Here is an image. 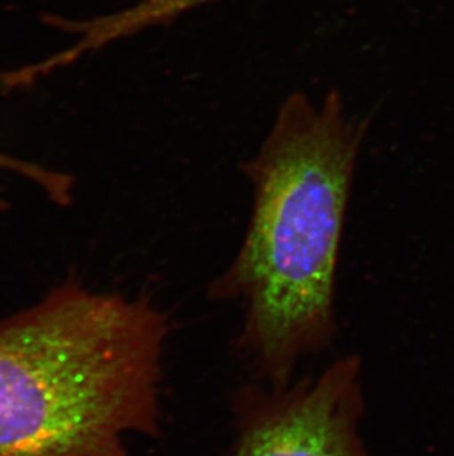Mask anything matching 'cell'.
Listing matches in <instances>:
<instances>
[{
  "label": "cell",
  "instance_id": "6da1fadb",
  "mask_svg": "<svg viewBox=\"0 0 454 456\" xmlns=\"http://www.w3.org/2000/svg\"><path fill=\"white\" fill-rule=\"evenodd\" d=\"M363 134L336 92L320 105L296 92L244 164L254 188L248 229L207 294L242 305L236 345L267 387H288L301 362L336 337L339 250Z\"/></svg>",
  "mask_w": 454,
  "mask_h": 456
},
{
  "label": "cell",
  "instance_id": "7a4b0ae2",
  "mask_svg": "<svg viewBox=\"0 0 454 456\" xmlns=\"http://www.w3.org/2000/svg\"><path fill=\"white\" fill-rule=\"evenodd\" d=\"M167 314L69 280L0 321V456H130L158 439Z\"/></svg>",
  "mask_w": 454,
  "mask_h": 456
},
{
  "label": "cell",
  "instance_id": "3957f363",
  "mask_svg": "<svg viewBox=\"0 0 454 456\" xmlns=\"http://www.w3.org/2000/svg\"><path fill=\"white\" fill-rule=\"evenodd\" d=\"M231 411L235 442L229 456H369L361 436L357 354L279 390L260 383L238 388Z\"/></svg>",
  "mask_w": 454,
  "mask_h": 456
},
{
  "label": "cell",
  "instance_id": "277c9868",
  "mask_svg": "<svg viewBox=\"0 0 454 456\" xmlns=\"http://www.w3.org/2000/svg\"><path fill=\"white\" fill-rule=\"evenodd\" d=\"M0 172L13 173L26 181L33 182L37 186L45 185L49 179V168L2 151H0Z\"/></svg>",
  "mask_w": 454,
  "mask_h": 456
}]
</instances>
